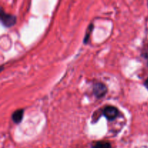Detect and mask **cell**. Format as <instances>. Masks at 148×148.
Listing matches in <instances>:
<instances>
[{
  "label": "cell",
  "mask_w": 148,
  "mask_h": 148,
  "mask_svg": "<svg viewBox=\"0 0 148 148\" xmlns=\"http://www.w3.org/2000/svg\"><path fill=\"white\" fill-rule=\"evenodd\" d=\"M92 148H111V145L108 142L100 141L92 145Z\"/></svg>",
  "instance_id": "cell-5"
},
{
  "label": "cell",
  "mask_w": 148,
  "mask_h": 148,
  "mask_svg": "<svg viewBox=\"0 0 148 148\" xmlns=\"http://www.w3.org/2000/svg\"><path fill=\"white\" fill-rule=\"evenodd\" d=\"M145 85L146 88H147V89H148V78H147V79H146L145 82Z\"/></svg>",
  "instance_id": "cell-6"
},
{
  "label": "cell",
  "mask_w": 148,
  "mask_h": 148,
  "mask_svg": "<svg viewBox=\"0 0 148 148\" xmlns=\"http://www.w3.org/2000/svg\"><path fill=\"white\" fill-rule=\"evenodd\" d=\"M107 92V88L102 82H96L93 85L94 95L98 98H102Z\"/></svg>",
  "instance_id": "cell-3"
},
{
  "label": "cell",
  "mask_w": 148,
  "mask_h": 148,
  "mask_svg": "<svg viewBox=\"0 0 148 148\" xmlns=\"http://www.w3.org/2000/svg\"><path fill=\"white\" fill-rule=\"evenodd\" d=\"M119 114V111L116 107L112 106H106L103 109V115L108 120L112 121L117 117Z\"/></svg>",
  "instance_id": "cell-2"
},
{
  "label": "cell",
  "mask_w": 148,
  "mask_h": 148,
  "mask_svg": "<svg viewBox=\"0 0 148 148\" xmlns=\"http://www.w3.org/2000/svg\"><path fill=\"white\" fill-rule=\"evenodd\" d=\"M1 22L6 27H11L16 23V17L12 14H6L2 10L1 11Z\"/></svg>",
  "instance_id": "cell-1"
},
{
  "label": "cell",
  "mask_w": 148,
  "mask_h": 148,
  "mask_svg": "<svg viewBox=\"0 0 148 148\" xmlns=\"http://www.w3.org/2000/svg\"><path fill=\"white\" fill-rule=\"evenodd\" d=\"M23 114H24V110L23 109H19L14 111L12 115V121L16 124H19V123L21 122L23 118Z\"/></svg>",
  "instance_id": "cell-4"
}]
</instances>
